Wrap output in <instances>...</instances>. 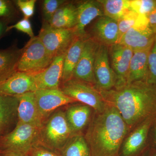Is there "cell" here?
Listing matches in <instances>:
<instances>
[{"instance_id": "1", "label": "cell", "mask_w": 156, "mask_h": 156, "mask_svg": "<svg viewBox=\"0 0 156 156\" xmlns=\"http://www.w3.org/2000/svg\"><path fill=\"white\" fill-rule=\"evenodd\" d=\"M99 92L108 104L116 109L128 127L156 117V85L136 81Z\"/></svg>"}, {"instance_id": "2", "label": "cell", "mask_w": 156, "mask_h": 156, "mask_svg": "<svg viewBox=\"0 0 156 156\" xmlns=\"http://www.w3.org/2000/svg\"><path fill=\"white\" fill-rule=\"evenodd\" d=\"M85 136L93 156H117L129 127L114 107L96 113Z\"/></svg>"}, {"instance_id": "3", "label": "cell", "mask_w": 156, "mask_h": 156, "mask_svg": "<svg viewBox=\"0 0 156 156\" xmlns=\"http://www.w3.org/2000/svg\"><path fill=\"white\" fill-rule=\"evenodd\" d=\"M73 135L65 112L58 110L43 122L38 144L55 152L60 151Z\"/></svg>"}, {"instance_id": "4", "label": "cell", "mask_w": 156, "mask_h": 156, "mask_svg": "<svg viewBox=\"0 0 156 156\" xmlns=\"http://www.w3.org/2000/svg\"><path fill=\"white\" fill-rule=\"evenodd\" d=\"M54 58L38 37H34L22 48L17 71L31 74L37 73L48 68Z\"/></svg>"}, {"instance_id": "5", "label": "cell", "mask_w": 156, "mask_h": 156, "mask_svg": "<svg viewBox=\"0 0 156 156\" xmlns=\"http://www.w3.org/2000/svg\"><path fill=\"white\" fill-rule=\"evenodd\" d=\"M59 89L73 100L92 108L96 113L103 112L107 105L95 86L87 82L72 78L62 83Z\"/></svg>"}, {"instance_id": "6", "label": "cell", "mask_w": 156, "mask_h": 156, "mask_svg": "<svg viewBox=\"0 0 156 156\" xmlns=\"http://www.w3.org/2000/svg\"><path fill=\"white\" fill-rule=\"evenodd\" d=\"M38 37L53 57L66 53L76 37L73 29L53 28L45 22Z\"/></svg>"}, {"instance_id": "7", "label": "cell", "mask_w": 156, "mask_h": 156, "mask_svg": "<svg viewBox=\"0 0 156 156\" xmlns=\"http://www.w3.org/2000/svg\"><path fill=\"white\" fill-rule=\"evenodd\" d=\"M41 127L17 122L15 128L2 140L6 150L19 151L28 153L38 142Z\"/></svg>"}, {"instance_id": "8", "label": "cell", "mask_w": 156, "mask_h": 156, "mask_svg": "<svg viewBox=\"0 0 156 156\" xmlns=\"http://www.w3.org/2000/svg\"><path fill=\"white\" fill-rule=\"evenodd\" d=\"M156 36L149 27L147 17L139 15L135 25L122 37L119 43L133 51L145 50L151 48Z\"/></svg>"}, {"instance_id": "9", "label": "cell", "mask_w": 156, "mask_h": 156, "mask_svg": "<svg viewBox=\"0 0 156 156\" xmlns=\"http://www.w3.org/2000/svg\"><path fill=\"white\" fill-rule=\"evenodd\" d=\"M94 73L95 88L99 91H108L114 89L117 83V77L110 62L108 47L99 44L94 63Z\"/></svg>"}, {"instance_id": "10", "label": "cell", "mask_w": 156, "mask_h": 156, "mask_svg": "<svg viewBox=\"0 0 156 156\" xmlns=\"http://www.w3.org/2000/svg\"><path fill=\"white\" fill-rule=\"evenodd\" d=\"M99 44L98 42L91 37H89L85 40L73 78L95 86L96 82L94 73V63Z\"/></svg>"}, {"instance_id": "11", "label": "cell", "mask_w": 156, "mask_h": 156, "mask_svg": "<svg viewBox=\"0 0 156 156\" xmlns=\"http://www.w3.org/2000/svg\"><path fill=\"white\" fill-rule=\"evenodd\" d=\"M133 52L130 48L120 43L108 47L110 62L117 77L115 88H120L127 84L129 65Z\"/></svg>"}, {"instance_id": "12", "label": "cell", "mask_w": 156, "mask_h": 156, "mask_svg": "<svg viewBox=\"0 0 156 156\" xmlns=\"http://www.w3.org/2000/svg\"><path fill=\"white\" fill-rule=\"evenodd\" d=\"M34 92L38 109L44 121L60 107L78 102L60 89H38Z\"/></svg>"}, {"instance_id": "13", "label": "cell", "mask_w": 156, "mask_h": 156, "mask_svg": "<svg viewBox=\"0 0 156 156\" xmlns=\"http://www.w3.org/2000/svg\"><path fill=\"white\" fill-rule=\"evenodd\" d=\"M77 8V23L73 29L76 37L87 38V26L97 17L104 16L103 7L99 0H89L76 4Z\"/></svg>"}, {"instance_id": "14", "label": "cell", "mask_w": 156, "mask_h": 156, "mask_svg": "<svg viewBox=\"0 0 156 156\" xmlns=\"http://www.w3.org/2000/svg\"><path fill=\"white\" fill-rule=\"evenodd\" d=\"M66 53L54 57L48 68L32 74L38 89H58L62 83L63 61Z\"/></svg>"}, {"instance_id": "15", "label": "cell", "mask_w": 156, "mask_h": 156, "mask_svg": "<svg viewBox=\"0 0 156 156\" xmlns=\"http://www.w3.org/2000/svg\"><path fill=\"white\" fill-rule=\"evenodd\" d=\"M37 90L31 74L17 72L5 80L0 82V94L17 96Z\"/></svg>"}, {"instance_id": "16", "label": "cell", "mask_w": 156, "mask_h": 156, "mask_svg": "<svg viewBox=\"0 0 156 156\" xmlns=\"http://www.w3.org/2000/svg\"><path fill=\"white\" fill-rule=\"evenodd\" d=\"M91 37L100 44L110 47L119 43L118 21L105 16L99 17L92 27Z\"/></svg>"}, {"instance_id": "17", "label": "cell", "mask_w": 156, "mask_h": 156, "mask_svg": "<svg viewBox=\"0 0 156 156\" xmlns=\"http://www.w3.org/2000/svg\"><path fill=\"white\" fill-rule=\"evenodd\" d=\"M34 92H27L16 96L18 100V122L41 127L44 121L38 109Z\"/></svg>"}, {"instance_id": "18", "label": "cell", "mask_w": 156, "mask_h": 156, "mask_svg": "<svg viewBox=\"0 0 156 156\" xmlns=\"http://www.w3.org/2000/svg\"><path fill=\"white\" fill-rule=\"evenodd\" d=\"M156 117L149 118L140 125L127 138L123 146L124 156H130L136 153L145 143L152 124Z\"/></svg>"}, {"instance_id": "19", "label": "cell", "mask_w": 156, "mask_h": 156, "mask_svg": "<svg viewBox=\"0 0 156 156\" xmlns=\"http://www.w3.org/2000/svg\"><path fill=\"white\" fill-rule=\"evenodd\" d=\"M92 108L83 104L73 105L65 112L74 135L80 134L90 121Z\"/></svg>"}, {"instance_id": "20", "label": "cell", "mask_w": 156, "mask_h": 156, "mask_svg": "<svg viewBox=\"0 0 156 156\" xmlns=\"http://www.w3.org/2000/svg\"><path fill=\"white\" fill-rule=\"evenodd\" d=\"M151 48L133 52L128 71L127 84L139 81H147L148 57Z\"/></svg>"}, {"instance_id": "21", "label": "cell", "mask_w": 156, "mask_h": 156, "mask_svg": "<svg viewBox=\"0 0 156 156\" xmlns=\"http://www.w3.org/2000/svg\"><path fill=\"white\" fill-rule=\"evenodd\" d=\"M77 17L75 4L66 2L58 8L48 23L53 28L73 29L76 25Z\"/></svg>"}, {"instance_id": "22", "label": "cell", "mask_w": 156, "mask_h": 156, "mask_svg": "<svg viewBox=\"0 0 156 156\" xmlns=\"http://www.w3.org/2000/svg\"><path fill=\"white\" fill-rule=\"evenodd\" d=\"M87 39L76 37L66 53L63 61L62 83L73 78L74 72L80 57L84 42Z\"/></svg>"}, {"instance_id": "23", "label": "cell", "mask_w": 156, "mask_h": 156, "mask_svg": "<svg viewBox=\"0 0 156 156\" xmlns=\"http://www.w3.org/2000/svg\"><path fill=\"white\" fill-rule=\"evenodd\" d=\"M22 49L15 46L0 50V82L17 72V66Z\"/></svg>"}, {"instance_id": "24", "label": "cell", "mask_w": 156, "mask_h": 156, "mask_svg": "<svg viewBox=\"0 0 156 156\" xmlns=\"http://www.w3.org/2000/svg\"><path fill=\"white\" fill-rule=\"evenodd\" d=\"M18 100L16 96L0 94V130L9 126L17 115Z\"/></svg>"}, {"instance_id": "25", "label": "cell", "mask_w": 156, "mask_h": 156, "mask_svg": "<svg viewBox=\"0 0 156 156\" xmlns=\"http://www.w3.org/2000/svg\"><path fill=\"white\" fill-rule=\"evenodd\" d=\"M60 151V156H90L91 154L89 144L81 134L72 136Z\"/></svg>"}, {"instance_id": "26", "label": "cell", "mask_w": 156, "mask_h": 156, "mask_svg": "<svg viewBox=\"0 0 156 156\" xmlns=\"http://www.w3.org/2000/svg\"><path fill=\"white\" fill-rule=\"evenodd\" d=\"M103 7L104 14L118 21L131 10L130 0H99Z\"/></svg>"}, {"instance_id": "27", "label": "cell", "mask_w": 156, "mask_h": 156, "mask_svg": "<svg viewBox=\"0 0 156 156\" xmlns=\"http://www.w3.org/2000/svg\"><path fill=\"white\" fill-rule=\"evenodd\" d=\"M138 16V14L131 9L118 20L119 42L122 37L135 25Z\"/></svg>"}, {"instance_id": "28", "label": "cell", "mask_w": 156, "mask_h": 156, "mask_svg": "<svg viewBox=\"0 0 156 156\" xmlns=\"http://www.w3.org/2000/svg\"><path fill=\"white\" fill-rule=\"evenodd\" d=\"M130 7L138 15L147 16L156 9V0H131Z\"/></svg>"}, {"instance_id": "29", "label": "cell", "mask_w": 156, "mask_h": 156, "mask_svg": "<svg viewBox=\"0 0 156 156\" xmlns=\"http://www.w3.org/2000/svg\"><path fill=\"white\" fill-rule=\"evenodd\" d=\"M147 82L156 85V36L148 57V75Z\"/></svg>"}, {"instance_id": "30", "label": "cell", "mask_w": 156, "mask_h": 156, "mask_svg": "<svg viewBox=\"0 0 156 156\" xmlns=\"http://www.w3.org/2000/svg\"><path fill=\"white\" fill-rule=\"evenodd\" d=\"M64 0H45L42 4L44 22L49 23L58 8L66 2Z\"/></svg>"}, {"instance_id": "31", "label": "cell", "mask_w": 156, "mask_h": 156, "mask_svg": "<svg viewBox=\"0 0 156 156\" xmlns=\"http://www.w3.org/2000/svg\"><path fill=\"white\" fill-rule=\"evenodd\" d=\"M36 0H17L15 1L16 5L23 14L24 18L29 19L33 16L35 12Z\"/></svg>"}, {"instance_id": "32", "label": "cell", "mask_w": 156, "mask_h": 156, "mask_svg": "<svg viewBox=\"0 0 156 156\" xmlns=\"http://www.w3.org/2000/svg\"><path fill=\"white\" fill-rule=\"evenodd\" d=\"M13 29L26 34L30 37V38L35 37L31 23L28 19L23 18L14 25L9 26L6 31L7 32Z\"/></svg>"}, {"instance_id": "33", "label": "cell", "mask_w": 156, "mask_h": 156, "mask_svg": "<svg viewBox=\"0 0 156 156\" xmlns=\"http://www.w3.org/2000/svg\"><path fill=\"white\" fill-rule=\"evenodd\" d=\"M15 14V9L11 1L0 0V18L11 19Z\"/></svg>"}, {"instance_id": "34", "label": "cell", "mask_w": 156, "mask_h": 156, "mask_svg": "<svg viewBox=\"0 0 156 156\" xmlns=\"http://www.w3.org/2000/svg\"><path fill=\"white\" fill-rule=\"evenodd\" d=\"M27 154L28 156H60L54 151L38 144L35 145Z\"/></svg>"}, {"instance_id": "35", "label": "cell", "mask_w": 156, "mask_h": 156, "mask_svg": "<svg viewBox=\"0 0 156 156\" xmlns=\"http://www.w3.org/2000/svg\"><path fill=\"white\" fill-rule=\"evenodd\" d=\"M150 28L156 34V9L147 16Z\"/></svg>"}, {"instance_id": "36", "label": "cell", "mask_w": 156, "mask_h": 156, "mask_svg": "<svg viewBox=\"0 0 156 156\" xmlns=\"http://www.w3.org/2000/svg\"><path fill=\"white\" fill-rule=\"evenodd\" d=\"M10 19L9 18H2L0 20V39L3 35L7 32V27L9 26Z\"/></svg>"}, {"instance_id": "37", "label": "cell", "mask_w": 156, "mask_h": 156, "mask_svg": "<svg viewBox=\"0 0 156 156\" xmlns=\"http://www.w3.org/2000/svg\"><path fill=\"white\" fill-rule=\"evenodd\" d=\"M1 156H28V154L19 151L6 150Z\"/></svg>"}, {"instance_id": "38", "label": "cell", "mask_w": 156, "mask_h": 156, "mask_svg": "<svg viewBox=\"0 0 156 156\" xmlns=\"http://www.w3.org/2000/svg\"><path fill=\"white\" fill-rule=\"evenodd\" d=\"M155 140L156 142V126L155 127Z\"/></svg>"}, {"instance_id": "39", "label": "cell", "mask_w": 156, "mask_h": 156, "mask_svg": "<svg viewBox=\"0 0 156 156\" xmlns=\"http://www.w3.org/2000/svg\"><path fill=\"white\" fill-rule=\"evenodd\" d=\"M0 132H1V130H0Z\"/></svg>"}, {"instance_id": "40", "label": "cell", "mask_w": 156, "mask_h": 156, "mask_svg": "<svg viewBox=\"0 0 156 156\" xmlns=\"http://www.w3.org/2000/svg\"><path fill=\"white\" fill-rule=\"evenodd\" d=\"M155 156H156V155H155Z\"/></svg>"}]
</instances>
